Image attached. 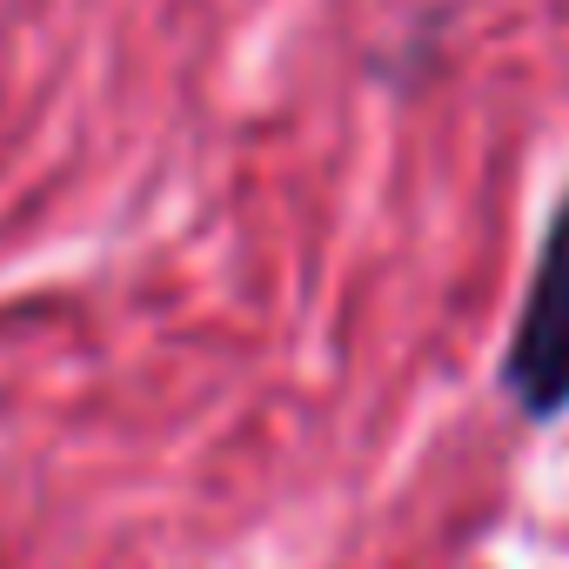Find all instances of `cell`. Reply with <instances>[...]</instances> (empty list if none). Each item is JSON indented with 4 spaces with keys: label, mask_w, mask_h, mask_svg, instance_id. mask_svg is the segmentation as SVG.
<instances>
[{
    "label": "cell",
    "mask_w": 569,
    "mask_h": 569,
    "mask_svg": "<svg viewBox=\"0 0 569 569\" xmlns=\"http://www.w3.org/2000/svg\"><path fill=\"white\" fill-rule=\"evenodd\" d=\"M496 389L509 396V409L529 429H549L569 416V188L556 194V208L542 221Z\"/></svg>",
    "instance_id": "1"
}]
</instances>
